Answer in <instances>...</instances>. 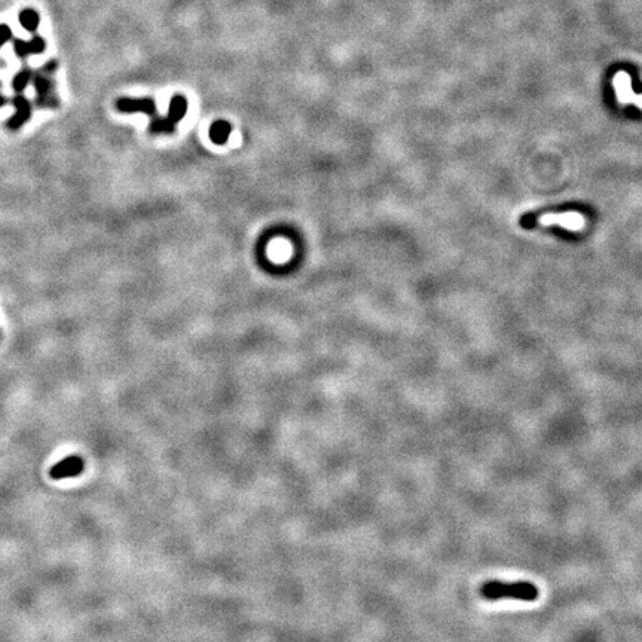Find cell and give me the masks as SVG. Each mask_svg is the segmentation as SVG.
I'll return each instance as SVG.
<instances>
[{
	"label": "cell",
	"mask_w": 642,
	"mask_h": 642,
	"mask_svg": "<svg viewBox=\"0 0 642 642\" xmlns=\"http://www.w3.org/2000/svg\"><path fill=\"white\" fill-rule=\"evenodd\" d=\"M186 112H187L186 98L183 95H180V94H175L171 98V102H170V109H169V115L167 116L173 120L174 124H177V123H180V120L183 119Z\"/></svg>",
	"instance_id": "9c48e42d"
},
{
	"label": "cell",
	"mask_w": 642,
	"mask_h": 642,
	"mask_svg": "<svg viewBox=\"0 0 642 642\" xmlns=\"http://www.w3.org/2000/svg\"><path fill=\"white\" fill-rule=\"evenodd\" d=\"M230 124L226 120H216V123L210 128V139L213 140L216 145H225L230 136Z\"/></svg>",
	"instance_id": "30bf717a"
},
{
	"label": "cell",
	"mask_w": 642,
	"mask_h": 642,
	"mask_svg": "<svg viewBox=\"0 0 642 642\" xmlns=\"http://www.w3.org/2000/svg\"><path fill=\"white\" fill-rule=\"evenodd\" d=\"M538 224L543 226L550 225H559L568 230L579 232L583 230L586 226V219L583 214L577 212H567V213H549L543 214L538 219Z\"/></svg>",
	"instance_id": "3957f363"
},
{
	"label": "cell",
	"mask_w": 642,
	"mask_h": 642,
	"mask_svg": "<svg viewBox=\"0 0 642 642\" xmlns=\"http://www.w3.org/2000/svg\"><path fill=\"white\" fill-rule=\"evenodd\" d=\"M57 61L51 60L39 69L36 73H33V85H35L36 100L35 103L39 109H58L60 107V98L57 95V88H55L54 73L57 70Z\"/></svg>",
	"instance_id": "7a4b0ae2"
},
{
	"label": "cell",
	"mask_w": 642,
	"mask_h": 642,
	"mask_svg": "<svg viewBox=\"0 0 642 642\" xmlns=\"http://www.w3.org/2000/svg\"><path fill=\"white\" fill-rule=\"evenodd\" d=\"M480 596L485 601L496 602L504 600L522 601V602H534L538 600L540 590L534 583L531 581H500L490 580L485 581L480 589Z\"/></svg>",
	"instance_id": "6da1fadb"
},
{
	"label": "cell",
	"mask_w": 642,
	"mask_h": 642,
	"mask_svg": "<svg viewBox=\"0 0 642 642\" xmlns=\"http://www.w3.org/2000/svg\"><path fill=\"white\" fill-rule=\"evenodd\" d=\"M45 48H47L45 39L39 35H35L30 40H23V39L14 40V51L19 58H27L30 57V55H39L42 52H45Z\"/></svg>",
	"instance_id": "52a82bcc"
},
{
	"label": "cell",
	"mask_w": 642,
	"mask_h": 642,
	"mask_svg": "<svg viewBox=\"0 0 642 642\" xmlns=\"http://www.w3.org/2000/svg\"><path fill=\"white\" fill-rule=\"evenodd\" d=\"M13 29H10L8 24H0V48H2L5 43H8L10 39H13Z\"/></svg>",
	"instance_id": "4fadbf2b"
},
{
	"label": "cell",
	"mask_w": 642,
	"mask_h": 642,
	"mask_svg": "<svg viewBox=\"0 0 642 642\" xmlns=\"http://www.w3.org/2000/svg\"><path fill=\"white\" fill-rule=\"evenodd\" d=\"M18 21H19L21 27L27 30L29 33H36L40 24V15L38 10L31 9V8H26V9H21V13L18 15Z\"/></svg>",
	"instance_id": "ba28073f"
},
{
	"label": "cell",
	"mask_w": 642,
	"mask_h": 642,
	"mask_svg": "<svg viewBox=\"0 0 642 642\" xmlns=\"http://www.w3.org/2000/svg\"><path fill=\"white\" fill-rule=\"evenodd\" d=\"M6 103H8V100L5 98V95L0 94V107H3Z\"/></svg>",
	"instance_id": "5bb4252c"
},
{
	"label": "cell",
	"mask_w": 642,
	"mask_h": 642,
	"mask_svg": "<svg viewBox=\"0 0 642 642\" xmlns=\"http://www.w3.org/2000/svg\"><path fill=\"white\" fill-rule=\"evenodd\" d=\"M10 103H13V106L15 107V115H13L8 119L6 127L10 131H18L21 127H24L31 118V103L21 94H17L13 100H10Z\"/></svg>",
	"instance_id": "5b68a950"
},
{
	"label": "cell",
	"mask_w": 642,
	"mask_h": 642,
	"mask_svg": "<svg viewBox=\"0 0 642 642\" xmlns=\"http://www.w3.org/2000/svg\"><path fill=\"white\" fill-rule=\"evenodd\" d=\"M33 79V72L30 68H23L21 69L15 76H14V79H13V90L17 93V94H21L23 93L26 88L29 86V84L31 82Z\"/></svg>",
	"instance_id": "7c38bea8"
},
{
	"label": "cell",
	"mask_w": 642,
	"mask_h": 642,
	"mask_svg": "<svg viewBox=\"0 0 642 642\" xmlns=\"http://www.w3.org/2000/svg\"><path fill=\"white\" fill-rule=\"evenodd\" d=\"M116 109L120 113H145L150 118L157 116V103L153 98H130L123 97L116 100Z\"/></svg>",
	"instance_id": "277c9868"
},
{
	"label": "cell",
	"mask_w": 642,
	"mask_h": 642,
	"mask_svg": "<svg viewBox=\"0 0 642 642\" xmlns=\"http://www.w3.org/2000/svg\"><path fill=\"white\" fill-rule=\"evenodd\" d=\"M82 471H84V461L79 457H69L55 464V466L49 470V476L52 479L58 480V479L76 478V476H79Z\"/></svg>",
	"instance_id": "8992f818"
},
{
	"label": "cell",
	"mask_w": 642,
	"mask_h": 642,
	"mask_svg": "<svg viewBox=\"0 0 642 642\" xmlns=\"http://www.w3.org/2000/svg\"><path fill=\"white\" fill-rule=\"evenodd\" d=\"M174 128H175V124L169 116L161 118L157 115L150 119L149 131L152 132V134H171Z\"/></svg>",
	"instance_id": "8fae6325"
}]
</instances>
